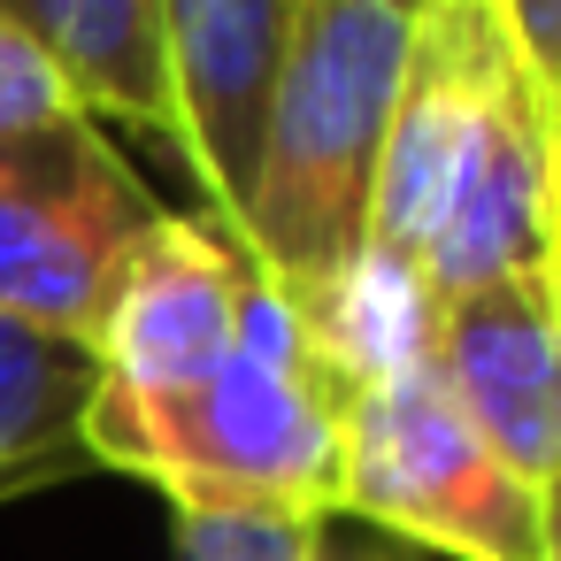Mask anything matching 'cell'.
Instances as JSON below:
<instances>
[{"instance_id": "3957f363", "label": "cell", "mask_w": 561, "mask_h": 561, "mask_svg": "<svg viewBox=\"0 0 561 561\" xmlns=\"http://www.w3.org/2000/svg\"><path fill=\"white\" fill-rule=\"evenodd\" d=\"M423 0H300L270 85L239 247L285 300H316L369 247V185Z\"/></svg>"}, {"instance_id": "5bb4252c", "label": "cell", "mask_w": 561, "mask_h": 561, "mask_svg": "<svg viewBox=\"0 0 561 561\" xmlns=\"http://www.w3.org/2000/svg\"><path fill=\"white\" fill-rule=\"evenodd\" d=\"M308 561H423V553H408V546H392V538H377V530H362L346 515H323Z\"/></svg>"}, {"instance_id": "7c38bea8", "label": "cell", "mask_w": 561, "mask_h": 561, "mask_svg": "<svg viewBox=\"0 0 561 561\" xmlns=\"http://www.w3.org/2000/svg\"><path fill=\"white\" fill-rule=\"evenodd\" d=\"M62 116H85L78 93L62 85V70L0 16V139L16 131H39V124H62Z\"/></svg>"}, {"instance_id": "8fae6325", "label": "cell", "mask_w": 561, "mask_h": 561, "mask_svg": "<svg viewBox=\"0 0 561 561\" xmlns=\"http://www.w3.org/2000/svg\"><path fill=\"white\" fill-rule=\"evenodd\" d=\"M316 523H277V515H178L170 553L178 561H308Z\"/></svg>"}, {"instance_id": "277c9868", "label": "cell", "mask_w": 561, "mask_h": 561, "mask_svg": "<svg viewBox=\"0 0 561 561\" xmlns=\"http://www.w3.org/2000/svg\"><path fill=\"white\" fill-rule=\"evenodd\" d=\"M339 515L446 561H553V500L530 492L438 392L431 362L346 400Z\"/></svg>"}, {"instance_id": "52a82bcc", "label": "cell", "mask_w": 561, "mask_h": 561, "mask_svg": "<svg viewBox=\"0 0 561 561\" xmlns=\"http://www.w3.org/2000/svg\"><path fill=\"white\" fill-rule=\"evenodd\" d=\"M262 285L254 254L216 216H162L154 239L124 262L108 316L93 331L101 385L116 392H178L208 377L247 316V293Z\"/></svg>"}, {"instance_id": "4fadbf2b", "label": "cell", "mask_w": 561, "mask_h": 561, "mask_svg": "<svg viewBox=\"0 0 561 561\" xmlns=\"http://www.w3.org/2000/svg\"><path fill=\"white\" fill-rule=\"evenodd\" d=\"M507 55L523 62V78L561 108V0H484Z\"/></svg>"}, {"instance_id": "6da1fadb", "label": "cell", "mask_w": 561, "mask_h": 561, "mask_svg": "<svg viewBox=\"0 0 561 561\" xmlns=\"http://www.w3.org/2000/svg\"><path fill=\"white\" fill-rule=\"evenodd\" d=\"M561 108L523 78L484 0H423L392 131L369 185V247L431 308L477 285L561 270Z\"/></svg>"}, {"instance_id": "9c48e42d", "label": "cell", "mask_w": 561, "mask_h": 561, "mask_svg": "<svg viewBox=\"0 0 561 561\" xmlns=\"http://www.w3.org/2000/svg\"><path fill=\"white\" fill-rule=\"evenodd\" d=\"M9 16L78 93V108L101 124H131L178 147L170 78H162V32L154 0H0Z\"/></svg>"}, {"instance_id": "5b68a950", "label": "cell", "mask_w": 561, "mask_h": 561, "mask_svg": "<svg viewBox=\"0 0 561 561\" xmlns=\"http://www.w3.org/2000/svg\"><path fill=\"white\" fill-rule=\"evenodd\" d=\"M162 216L93 116L0 139V316L93 354L108 293Z\"/></svg>"}, {"instance_id": "7a4b0ae2", "label": "cell", "mask_w": 561, "mask_h": 561, "mask_svg": "<svg viewBox=\"0 0 561 561\" xmlns=\"http://www.w3.org/2000/svg\"><path fill=\"white\" fill-rule=\"evenodd\" d=\"M339 423L346 392L323 377L293 300L262 277L208 377L178 392H93L85 454L154 484L178 515L323 523L339 515Z\"/></svg>"}, {"instance_id": "8992f818", "label": "cell", "mask_w": 561, "mask_h": 561, "mask_svg": "<svg viewBox=\"0 0 561 561\" xmlns=\"http://www.w3.org/2000/svg\"><path fill=\"white\" fill-rule=\"evenodd\" d=\"M454 415L553 500L561 477V270H523L431 308L423 346Z\"/></svg>"}, {"instance_id": "ba28073f", "label": "cell", "mask_w": 561, "mask_h": 561, "mask_svg": "<svg viewBox=\"0 0 561 561\" xmlns=\"http://www.w3.org/2000/svg\"><path fill=\"white\" fill-rule=\"evenodd\" d=\"M293 9L300 0H154L178 154L201 170L216 224L231 231L254 193V147H262L285 39H293Z\"/></svg>"}, {"instance_id": "30bf717a", "label": "cell", "mask_w": 561, "mask_h": 561, "mask_svg": "<svg viewBox=\"0 0 561 561\" xmlns=\"http://www.w3.org/2000/svg\"><path fill=\"white\" fill-rule=\"evenodd\" d=\"M93 392H101V362L85 346L0 316V507L93 477L85 454Z\"/></svg>"}]
</instances>
